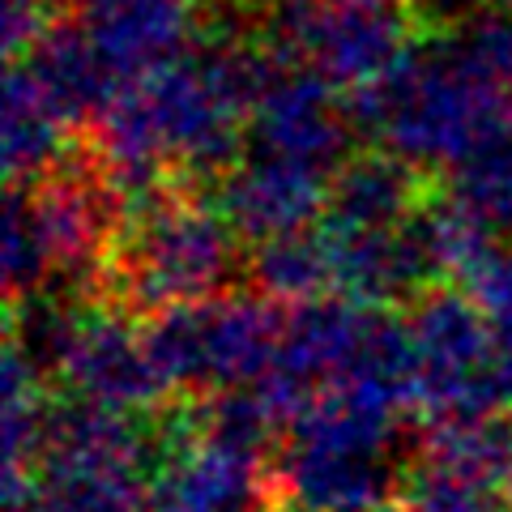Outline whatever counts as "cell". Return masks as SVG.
<instances>
[{
    "mask_svg": "<svg viewBox=\"0 0 512 512\" xmlns=\"http://www.w3.org/2000/svg\"><path fill=\"white\" fill-rule=\"evenodd\" d=\"M265 69L239 52L171 56L128 82L103 120L107 158L128 184H150L167 163L210 167L239 141V120L256 107Z\"/></svg>",
    "mask_w": 512,
    "mask_h": 512,
    "instance_id": "1",
    "label": "cell"
},
{
    "mask_svg": "<svg viewBox=\"0 0 512 512\" xmlns=\"http://www.w3.org/2000/svg\"><path fill=\"white\" fill-rule=\"evenodd\" d=\"M406 397L333 389L303 406L282 453V487L303 512H384L397 491L393 444Z\"/></svg>",
    "mask_w": 512,
    "mask_h": 512,
    "instance_id": "2",
    "label": "cell"
},
{
    "mask_svg": "<svg viewBox=\"0 0 512 512\" xmlns=\"http://www.w3.org/2000/svg\"><path fill=\"white\" fill-rule=\"evenodd\" d=\"M141 440L124 410L69 406L52 414L30 512H141Z\"/></svg>",
    "mask_w": 512,
    "mask_h": 512,
    "instance_id": "3",
    "label": "cell"
},
{
    "mask_svg": "<svg viewBox=\"0 0 512 512\" xmlns=\"http://www.w3.org/2000/svg\"><path fill=\"white\" fill-rule=\"evenodd\" d=\"M235 265L231 222L192 201L150 205L120 256L124 295L141 308L180 312L205 303Z\"/></svg>",
    "mask_w": 512,
    "mask_h": 512,
    "instance_id": "4",
    "label": "cell"
},
{
    "mask_svg": "<svg viewBox=\"0 0 512 512\" xmlns=\"http://www.w3.org/2000/svg\"><path fill=\"white\" fill-rule=\"evenodd\" d=\"M414 397L444 419L495 414L512 397V363L487 316L466 299H431L406 329Z\"/></svg>",
    "mask_w": 512,
    "mask_h": 512,
    "instance_id": "5",
    "label": "cell"
},
{
    "mask_svg": "<svg viewBox=\"0 0 512 512\" xmlns=\"http://www.w3.org/2000/svg\"><path fill=\"white\" fill-rule=\"evenodd\" d=\"M154 359L167 384H205V389H239L269 376L282 333L278 316L265 303L248 299H205L171 312L150 333Z\"/></svg>",
    "mask_w": 512,
    "mask_h": 512,
    "instance_id": "6",
    "label": "cell"
},
{
    "mask_svg": "<svg viewBox=\"0 0 512 512\" xmlns=\"http://www.w3.org/2000/svg\"><path fill=\"white\" fill-rule=\"evenodd\" d=\"M406 39L402 0H325L295 13V52L329 86H380L410 56Z\"/></svg>",
    "mask_w": 512,
    "mask_h": 512,
    "instance_id": "7",
    "label": "cell"
},
{
    "mask_svg": "<svg viewBox=\"0 0 512 512\" xmlns=\"http://www.w3.org/2000/svg\"><path fill=\"white\" fill-rule=\"evenodd\" d=\"M35 350L64 367V376L86 393V402L107 410L146 406L167 389L150 338L137 342V333L120 320H77L52 312L43 320Z\"/></svg>",
    "mask_w": 512,
    "mask_h": 512,
    "instance_id": "8",
    "label": "cell"
},
{
    "mask_svg": "<svg viewBox=\"0 0 512 512\" xmlns=\"http://www.w3.org/2000/svg\"><path fill=\"white\" fill-rule=\"evenodd\" d=\"M325 192L329 171L248 150V158L222 188V218L235 231L274 244V239L308 231V218L325 205Z\"/></svg>",
    "mask_w": 512,
    "mask_h": 512,
    "instance_id": "9",
    "label": "cell"
},
{
    "mask_svg": "<svg viewBox=\"0 0 512 512\" xmlns=\"http://www.w3.org/2000/svg\"><path fill=\"white\" fill-rule=\"evenodd\" d=\"M73 111L60 103V94L30 69L9 73L5 94V167L9 175H39L64 146V128Z\"/></svg>",
    "mask_w": 512,
    "mask_h": 512,
    "instance_id": "10",
    "label": "cell"
},
{
    "mask_svg": "<svg viewBox=\"0 0 512 512\" xmlns=\"http://www.w3.org/2000/svg\"><path fill=\"white\" fill-rule=\"evenodd\" d=\"M47 0H5V30H9V47H22L26 39L35 43L39 35V18H43Z\"/></svg>",
    "mask_w": 512,
    "mask_h": 512,
    "instance_id": "11",
    "label": "cell"
},
{
    "mask_svg": "<svg viewBox=\"0 0 512 512\" xmlns=\"http://www.w3.org/2000/svg\"><path fill=\"white\" fill-rule=\"evenodd\" d=\"M431 5H440V9H470V5H478V0H431Z\"/></svg>",
    "mask_w": 512,
    "mask_h": 512,
    "instance_id": "12",
    "label": "cell"
},
{
    "mask_svg": "<svg viewBox=\"0 0 512 512\" xmlns=\"http://www.w3.org/2000/svg\"><path fill=\"white\" fill-rule=\"evenodd\" d=\"M286 5H295V9H312V5H325V0H286Z\"/></svg>",
    "mask_w": 512,
    "mask_h": 512,
    "instance_id": "13",
    "label": "cell"
},
{
    "mask_svg": "<svg viewBox=\"0 0 512 512\" xmlns=\"http://www.w3.org/2000/svg\"><path fill=\"white\" fill-rule=\"evenodd\" d=\"M508 495H512V491H508Z\"/></svg>",
    "mask_w": 512,
    "mask_h": 512,
    "instance_id": "14",
    "label": "cell"
}]
</instances>
